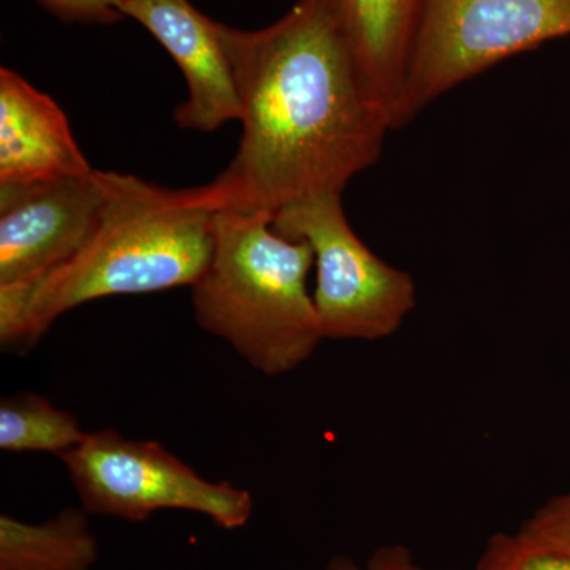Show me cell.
I'll list each match as a JSON object with an SVG mask.
<instances>
[{"instance_id":"obj_1","label":"cell","mask_w":570,"mask_h":570,"mask_svg":"<svg viewBox=\"0 0 570 570\" xmlns=\"http://www.w3.org/2000/svg\"><path fill=\"white\" fill-rule=\"evenodd\" d=\"M242 104V140L212 186L219 209L275 216L343 195L377 163L392 118L367 82L337 0H296L257 31L219 22Z\"/></svg>"},{"instance_id":"obj_2","label":"cell","mask_w":570,"mask_h":570,"mask_svg":"<svg viewBox=\"0 0 570 570\" xmlns=\"http://www.w3.org/2000/svg\"><path fill=\"white\" fill-rule=\"evenodd\" d=\"M212 186L168 189L108 171L99 224L67 264L33 284L0 287V346L24 355L75 307L115 295L193 287L212 261Z\"/></svg>"},{"instance_id":"obj_3","label":"cell","mask_w":570,"mask_h":570,"mask_svg":"<svg viewBox=\"0 0 570 570\" xmlns=\"http://www.w3.org/2000/svg\"><path fill=\"white\" fill-rule=\"evenodd\" d=\"M265 213L219 209L214 249L193 285L194 317L268 377L306 363L325 340L307 276L314 253L277 234Z\"/></svg>"},{"instance_id":"obj_4","label":"cell","mask_w":570,"mask_h":570,"mask_svg":"<svg viewBox=\"0 0 570 570\" xmlns=\"http://www.w3.org/2000/svg\"><path fill=\"white\" fill-rule=\"evenodd\" d=\"M570 37V0H428L393 129L461 82Z\"/></svg>"},{"instance_id":"obj_5","label":"cell","mask_w":570,"mask_h":570,"mask_svg":"<svg viewBox=\"0 0 570 570\" xmlns=\"http://www.w3.org/2000/svg\"><path fill=\"white\" fill-rule=\"evenodd\" d=\"M273 228L314 253V305L325 340L376 341L395 335L417 306V285L355 234L341 195L305 198L279 209Z\"/></svg>"},{"instance_id":"obj_6","label":"cell","mask_w":570,"mask_h":570,"mask_svg":"<svg viewBox=\"0 0 570 570\" xmlns=\"http://www.w3.org/2000/svg\"><path fill=\"white\" fill-rule=\"evenodd\" d=\"M61 461L81 508L94 515L141 523L160 510H184L227 531L246 527L253 517L249 491L202 478L160 442L91 431Z\"/></svg>"},{"instance_id":"obj_7","label":"cell","mask_w":570,"mask_h":570,"mask_svg":"<svg viewBox=\"0 0 570 570\" xmlns=\"http://www.w3.org/2000/svg\"><path fill=\"white\" fill-rule=\"evenodd\" d=\"M108 171L0 184V287L33 284L67 264L99 224Z\"/></svg>"},{"instance_id":"obj_8","label":"cell","mask_w":570,"mask_h":570,"mask_svg":"<svg viewBox=\"0 0 570 570\" xmlns=\"http://www.w3.org/2000/svg\"><path fill=\"white\" fill-rule=\"evenodd\" d=\"M116 6L124 18L151 33L181 70L189 96L176 107V126L213 132L239 121L242 104L219 21L195 9L189 0H116Z\"/></svg>"},{"instance_id":"obj_9","label":"cell","mask_w":570,"mask_h":570,"mask_svg":"<svg viewBox=\"0 0 570 570\" xmlns=\"http://www.w3.org/2000/svg\"><path fill=\"white\" fill-rule=\"evenodd\" d=\"M69 119L48 94L0 69V184L91 174Z\"/></svg>"},{"instance_id":"obj_10","label":"cell","mask_w":570,"mask_h":570,"mask_svg":"<svg viewBox=\"0 0 570 570\" xmlns=\"http://www.w3.org/2000/svg\"><path fill=\"white\" fill-rule=\"evenodd\" d=\"M428 0H337L356 59L379 102L395 116Z\"/></svg>"},{"instance_id":"obj_11","label":"cell","mask_w":570,"mask_h":570,"mask_svg":"<svg viewBox=\"0 0 570 570\" xmlns=\"http://www.w3.org/2000/svg\"><path fill=\"white\" fill-rule=\"evenodd\" d=\"M89 513L66 508L41 523L0 515V570H92L99 540Z\"/></svg>"},{"instance_id":"obj_12","label":"cell","mask_w":570,"mask_h":570,"mask_svg":"<svg viewBox=\"0 0 570 570\" xmlns=\"http://www.w3.org/2000/svg\"><path fill=\"white\" fill-rule=\"evenodd\" d=\"M88 431L69 411L32 392L0 400V449L9 453H51L61 456L78 448Z\"/></svg>"},{"instance_id":"obj_13","label":"cell","mask_w":570,"mask_h":570,"mask_svg":"<svg viewBox=\"0 0 570 570\" xmlns=\"http://www.w3.org/2000/svg\"><path fill=\"white\" fill-rule=\"evenodd\" d=\"M475 570H570V554L547 549L523 532L491 535Z\"/></svg>"},{"instance_id":"obj_14","label":"cell","mask_w":570,"mask_h":570,"mask_svg":"<svg viewBox=\"0 0 570 570\" xmlns=\"http://www.w3.org/2000/svg\"><path fill=\"white\" fill-rule=\"evenodd\" d=\"M520 532L547 549L570 554V491L535 510Z\"/></svg>"},{"instance_id":"obj_15","label":"cell","mask_w":570,"mask_h":570,"mask_svg":"<svg viewBox=\"0 0 570 570\" xmlns=\"http://www.w3.org/2000/svg\"><path fill=\"white\" fill-rule=\"evenodd\" d=\"M56 20L66 24L111 26L126 20L116 0H36Z\"/></svg>"},{"instance_id":"obj_16","label":"cell","mask_w":570,"mask_h":570,"mask_svg":"<svg viewBox=\"0 0 570 570\" xmlns=\"http://www.w3.org/2000/svg\"><path fill=\"white\" fill-rule=\"evenodd\" d=\"M324 570H431L415 560L414 553L406 546L379 547L365 562L337 554L326 562Z\"/></svg>"}]
</instances>
